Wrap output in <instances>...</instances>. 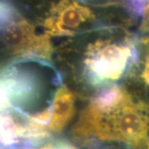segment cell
<instances>
[{
	"label": "cell",
	"instance_id": "obj_1",
	"mask_svg": "<svg viewBox=\"0 0 149 149\" xmlns=\"http://www.w3.org/2000/svg\"><path fill=\"white\" fill-rule=\"evenodd\" d=\"M137 57L134 43L97 41L87 49L84 60V71L91 85H107L119 80L131 62Z\"/></svg>",
	"mask_w": 149,
	"mask_h": 149
},
{
	"label": "cell",
	"instance_id": "obj_2",
	"mask_svg": "<svg viewBox=\"0 0 149 149\" xmlns=\"http://www.w3.org/2000/svg\"><path fill=\"white\" fill-rule=\"evenodd\" d=\"M2 42L13 54L46 53L50 50L47 36H37L34 27L25 20L11 22L3 28Z\"/></svg>",
	"mask_w": 149,
	"mask_h": 149
},
{
	"label": "cell",
	"instance_id": "obj_3",
	"mask_svg": "<svg viewBox=\"0 0 149 149\" xmlns=\"http://www.w3.org/2000/svg\"><path fill=\"white\" fill-rule=\"evenodd\" d=\"M54 16L45 22L48 34H70L73 30L91 20V10L85 6L70 0H62L56 5Z\"/></svg>",
	"mask_w": 149,
	"mask_h": 149
},
{
	"label": "cell",
	"instance_id": "obj_4",
	"mask_svg": "<svg viewBox=\"0 0 149 149\" xmlns=\"http://www.w3.org/2000/svg\"><path fill=\"white\" fill-rule=\"evenodd\" d=\"M74 110V94L66 86L59 87L52 99L48 128L52 132H61L72 118Z\"/></svg>",
	"mask_w": 149,
	"mask_h": 149
},
{
	"label": "cell",
	"instance_id": "obj_5",
	"mask_svg": "<svg viewBox=\"0 0 149 149\" xmlns=\"http://www.w3.org/2000/svg\"><path fill=\"white\" fill-rule=\"evenodd\" d=\"M42 149H76L72 145L65 142H58L54 143L48 144L47 146L43 147Z\"/></svg>",
	"mask_w": 149,
	"mask_h": 149
},
{
	"label": "cell",
	"instance_id": "obj_6",
	"mask_svg": "<svg viewBox=\"0 0 149 149\" xmlns=\"http://www.w3.org/2000/svg\"><path fill=\"white\" fill-rule=\"evenodd\" d=\"M143 29L145 32L149 33V2L145 6L143 9Z\"/></svg>",
	"mask_w": 149,
	"mask_h": 149
},
{
	"label": "cell",
	"instance_id": "obj_7",
	"mask_svg": "<svg viewBox=\"0 0 149 149\" xmlns=\"http://www.w3.org/2000/svg\"><path fill=\"white\" fill-rule=\"evenodd\" d=\"M145 144H146V146H145V148L144 149H149V138H148V139L146 141Z\"/></svg>",
	"mask_w": 149,
	"mask_h": 149
}]
</instances>
